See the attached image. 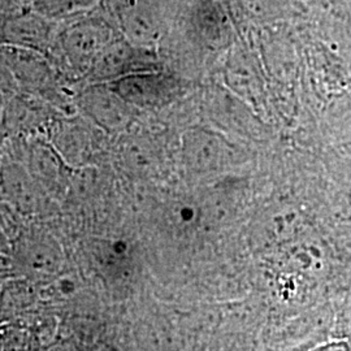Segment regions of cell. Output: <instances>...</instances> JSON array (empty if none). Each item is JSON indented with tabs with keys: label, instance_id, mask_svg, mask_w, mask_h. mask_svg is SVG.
Segmentation results:
<instances>
[{
	"label": "cell",
	"instance_id": "obj_1",
	"mask_svg": "<svg viewBox=\"0 0 351 351\" xmlns=\"http://www.w3.org/2000/svg\"><path fill=\"white\" fill-rule=\"evenodd\" d=\"M112 30L101 19L75 17L59 27L50 56L71 75H88L98 55L112 42Z\"/></svg>",
	"mask_w": 351,
	"mask_h": 351
},
{
	"label": "cell",
	"instance_id": "obj_2",
	"mask_svg": "<svg viewBox=\"0 0 351 351\" xmlns=\"http://www.w3.org/2000/svg\"><path fill=\"white\" fill-rule=\"evenodd\" d=\"M59 26L36 10H21L10 14L0 27V42L4 46L34 51L49 58L53 49Z\"/></svg>",
	"mask_w": 351,
	"mask_h": 351
},
{
	"label": "cell",
	"instance_id": "obj_3",
	"mask_svg": "<svg viewBox=\"0 0 351 351\" xmlns=\"http://www.w3.org/2000/svg\"><path fill=\"white\" fill-rule=\"evenodd\" d=\"M146 60L134 45L126 40H112L98 55L88 75L95 82L117 81L126 75L151 72L150 62Z\"/></svg>",
	"mask_w": 351,
	"mask_h": 351
},
{
	"label": "cell",
	"instance_id": "obj_4",
	"mask_svg": "<svg viewBox=\"0 0 351 351\" xmlns=\"http://www.w3.org/2000/svg\"><path fill=\"white\" fill-rule=\"evenodd\" d=\"M167 80L155 71L126 75L114 81L112 88L124 99L134 103H151L162 97Z\"/></svg>",
	"mask_w": 351,
	"mask_h": 351
},
{
	"label": "cell",
	"instance_id": "obj_5",
	"mask_svg": "<svg viewBox=\"0 0 351 351\" xmlns=\"http://www.w3.org/2000/svg\"><path fill=\"white\" fill-rule=\"evenodd\" d=\"M97 0H36V11L52 21H68L88 11Z\"/></svg>",
	"mask_w": 351,
	"mask_h": 351
},
{
	"label": "cell",
	"instance_id": "obj_6",
	"mask_svg": "<svg viewBox=\"0 0 351 351\" xmlns=\"http://www.w3.org/2000/svg\"><path fill=\"white\" fill-rule=\"evenodd\" d=\"M219 19H221L219 16V13L216 12L215 8H210V12H206L203 14V33L204 36L208 38L213 42H224V39L228 37L229 30H226V23L219 21Z\"/></svg>",
	"mask_w": 351,
	"mask_h": 351
},
{
	"label": "cell",
	"instance_id": "obj_7",
	"mask_svg": "<svg viewBox=\"0 0 351 351\" xmlns=\"http://www.w3.org/2000/svg\"><path fill=\"white\" fill-rule=\"evenodd\" d=\"M314 351H351V345L346 341H336L326 343Z\"/></svg>",
	"mask_w": 351,
	"mask_h": 351
},
{
	"label": "cell",
	"instance_id": "obj_8",
	"mask_svg": "<svg viewBox=\"0 0 351 351\" xmlns=\"http://www.w3.org/2000/svg\"><path fill=\"white\" fill-rule=\"evenodd\" d=\"M0 1L7 5H21L25 0H0Z\"/></svg>",
	"mask_w": 351,
	"mask_h": 351
}]
</instances>
